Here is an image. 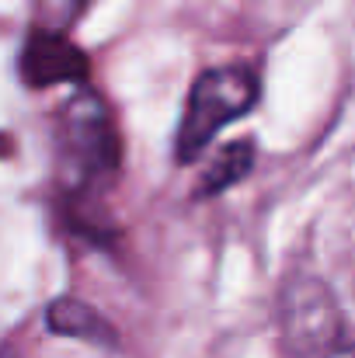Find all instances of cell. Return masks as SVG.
<instances>
[{"label":"cell","mask_w":355,"mask_h":358,"mask_svg":"<svg viewBox=\"0 0 355 358\" xmlns=\"http://www.w3.org/2000/svg\"><path fill=\"white\" fill-rule=\"evenodd\" d=\"M21 80L32 91H46V87H88V73L91 63L84 56V49L67 35V31H49V28H32V35L21 45V59H18Z\"/></svg>","instance_id":"277c9868"},{"label":"cell","mask_w":355,"mask_h":358,"mask_svg":"<svg viewBox=\"0 0 355 358\" xmlns=\"http://www.w3.org/2000/svg\"><path fill=\"white\" fill-rule=\"evenodd\" d=\"M328 358H355V345H349V348H335Z\"/></svg>","instance_id":"ba28073f"},{"label":"cell","mask_w":355,"mask_h":358,"mask_svg":"<svg viewBox=\"0 0 355 358\" xmlns=\"http://www.w3.org/2000/svg\"><path fill=\"white\" fill-rule=\"evenodd\" d=\"M279 334L293 355H321L335 352L342 334V313L331 289L321 278L300 275L282 285L279 296Z\"/></svg>","instance_id":"3957f363"},{"label":"cell","mask_w":355,"mask_h":358,"mask_svg":"<svg viewBox=\"0 0 355 358\" xmlns=\"http://www.w3.org/2000/svg\"><path fill=\"white\" fill-rule=\"evenodd\" d=\"M261 94V80L247 63H227L202 70L185 98L178 136H174V157L178 164H192L206 153V146L237 119H244Z\"/></svg>","instance_id":"7a4b0ae2"},{"label":"cell","mask_w":355,"mask_h":358,"mask_svg":"<svg viewBox=\"0 0 355 358\" xmlns=\"http://www.w3.org/2000/svg\"><path fill=\"white\" fill-rule=\"evenodd\" d=\"M95 0H35L39 10V24L35 28H49V31H67Z\"/></svg>","instance_id":"52a82bcc"},{"label":"cell","mask_w":355,"mask_h":358,"mask_svg":"<svg viewBox=\"0 0 355 358\" xmlns=\"http://www.w3.org/2000/svg\"><path fill=\"white\" fill-rule=\"evenodd\" d=\"M251 167H254V143H251V139H234V143H227V146L213 157L209 171L202 174L199 199L220 195V192L234 188L237 181H244V178L251 174Z\"/></svg>","instance_id":"8992f818"},{"label":"cell","mask_w":355,"mask_h":358,"mask_svg":"<svg viewBox=\"0 0 355 358\" xmlns=\"http://www.w3.org/2000/svg\"><path fill=\"white\" fill-rule=\"evenodd\" d=\"M46 320H49V331H56L63 338H77V341H88V345H102V348L116 345V327L95 306H88L81 299L63 296V299L49 303Z\"/></svg>","instance_id":"5b68a950"},{"label":"cell","mask_w":355,"mask_h":358,"mask_svg":"<svg viewBox=\"0 0 355 358\" xmlns=\"http://www.w3.org/2000/svg\"><path fill=\"white\" fill-rule=\"evenodd\" d=\"M56 143H60V185L70 199H88L95 188L109 185L122 164V136L109 101L77 87L60 115H56Z\"/></svg>","instance_id":"6da1fadb"}]
</instances>
